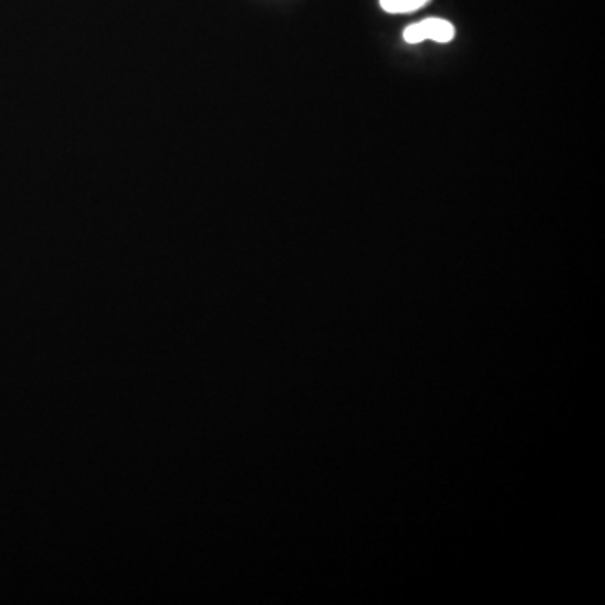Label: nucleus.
I'll return each instance as SVG.
<instances>
[{
  "label": "nucleus",
  "mask_w": 605,
  "mask_h": 605,
  "mask_svg": "<svg viewBox=\"0 0 605 605\" xmlns=\"http://www.w3.org/2000/svg\"><path fill=\"white\" fill-rule=\"evenodd\" d=\"M454 34L456 31L451 22L444 21V19H426V21L407 27L404 31V39L409 44L422 43L426 39L444 44L453 41Z\"/></svg>",
  "instance_id": "nucleus-1"
},
{
  "label": "nucleus",
  "mask_w": 605,
  "mask_h": 605,
  "mask_svg": "<svg viewBox=\"0 0 605 605\" xmlns=\"http://www.w3.org/2000/svg\"><path fill=\"white\" fill-rule=\"evenodd\" d=\"M429 0H380V7L389 14H406L426 6Z\"/></svg>",
  "instance_id": "nucleus-2"
}]
</instances>
